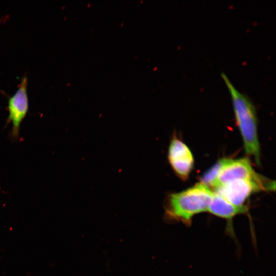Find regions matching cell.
<instances>
[{
	"label": "cell",
	"instance_id": "8992f818",
	"mask_svg": "<svg viewBox=\"0 0 276 276\" xmlns=\"http://www.w3.org/2000/svg\"><path fill=\"white\" fill-rule=\"evenodd\" d=\"M261 177L255 172L248 159L243 158L234 160L228 158L214 188L237 180H256Z\"/></svg>",
	"mask_w": 276,
	"mask_h": 276
},
{
	"label": "cell",
	"instance_id": "277c9868",
	"mask_svg": "<svg viewBox=\"0 0 276 276\" xmlns=\"http://www.w3.org/2000/svg\"><path fill=\"white\" fill-rule=\"evenodd\" d=\"M28 78L24 75L17 90L8 98V116L7 124L11 123V137L14 141L19 137L20 125L29 110V99L27 93Z\"/></svg>",
	"mask_w": 276,
	"mask_h": 276
},
{
	"label": "cell",
	"instance_id": "7a4b0ae2",
	"mask_svg": "<svg viewBox=\"0 0 276 276\" xmlns=\"http://www.w3.org/2000/svg\"><path fill=\"white\" fill-rule=\"evenodd\" d=\"M213 192L200 183L183 191L168 194L165 199L164 217L167 221H180L190 224L192 217L208 211Z\"/></svg>",
	"mask_w": 276,
	"mask_h": 276
},
{
	"label": "cell",
	"instance_id": "5b68a950",
	"mask_svg": "<svg viewBox=\"0 0 276 276\" xmlns=\"http://www.w3.org/2000/svg\"><path fill=\"white\" fill-rule=\"evenodd\" d=\"M167 158L176 175L183 180L189 177L194 166V158L189 147L173 135L168 147Z\"/></svg>",
	"mask_w": 276,
	"mask_h": 276
},
{
	"label": "cell",
	"instance_id": "52a82bcc",
	"mask_svg": "<svg viewBox=\"0 0 276 276\" xmlns=\"http://www.w3.org/2000/svg\"><path fill=\"white\" fill-rule=\"evenodd\" d=\"M246 211V208L244 206L233 205L214 192L208 209V211L212 214L227 219H231L238 214L244 213Z\"/></svg>",
	"mask_w": 276,
	"mask_h": 276
},
{
	"label": "cell",
	"instance_id": "ba28073f",
	"mask_svg": "<svg viewBox=\"0 0 276 276\" xmlns=\"http://www.w3.org/2000/svg\"><path fill=\"white\" fill-rule=\"evenodd\" d=\"M227 160L228 158H222L218 160L203 174L200 178V183L210 188H214L220 173Z\"/></svg>",
	"mask_w": 276,
	"mask_h": 276
},
{
	"label": "cell",
	"instance_id": "6da1fadb",
	"mask_svg": "<svg viewBox=\"0 0 276 276\" xmlns=\"http://www.w3.org/2000/svg\"><path fill=\"white\" fill-rule=\"evenodd\" d=\"M221 76L231 96L236 122L243 141L245 151L259 164L260 149L255 107L249 98L239 91L224 73H222Z\"/></svg>",
	"mask_w": 276,
	"mask_h": 276
},
{
	"label": "cell",
	"instance_id": "3957f363",
	"mask_svg": "<svg viewBox=\"0 0 276 276\" xmlns=\"http://www.w3.org/2000/svg\"><path fill=\"white\" fill-rule=\"evenodd\" d=\"M274 188V183L268 181L262 176L256 180H237L214 188L213 192L233 205L243 206L253 193L265 189L271 190Z\"/></svg>",
	"mask_w": 276,
	"mask_h": 276
}]
</instances>
